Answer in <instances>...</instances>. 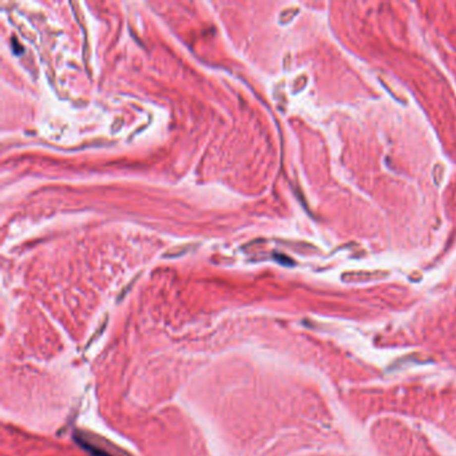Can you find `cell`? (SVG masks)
Wrapping results in <instances>:
<instances>
[{
	"mask_svg": "<svg viewBox=\"0 0 456 456\" xmlns=\"http://www.w3.org/2000/svg\"><path fill=\"white\" fill-rule=\"evenodd\" d=\"M276 260L280 262V264H283V265H293V261L290 258H288L286 256H284V254H275Z\"/></svg>",
	"mask_w": 456,
	"mask_h": 456,
	"instance_id": "obj_1",
	"label": "cell"
}]
</instances>
